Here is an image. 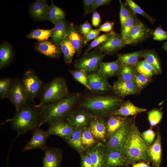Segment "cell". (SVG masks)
I'll return each mask as SVG.
<instances>
[{
	"label": "cell",
	"instance_id": "1",
	"mask_svg": "<svg viewBox=\"0 0 167 167\" xmlns=\"http://www.w3.org/2000/svg\"><path fill=\"white\" fill-rule=\"evenodd\" d=\"M79 97L78 93L68 95L62 99L53 103L37 106L39 109L41 125L65 118Z\"/></svg>",
	"mask_w": 167,
	"mask_h": 167
},
{
	"label": "cell",
	"instance_id": "2",
	"mask_svg": "<svg viewBox=\"0 0 167 167\" xmlns=\"http://www.w3.org/2000/svg\"><path fill=\"white\" fill-rule=\"evenodd\" d=\"M148 145L140 133L134 121L132 120L123 149V153L126 156L129 164H133L139 161H150Z\"/></svg>",
	"mask_w": 167,
	"mask_h": 167
},
{
	"label": "cell",
	"instance_id": "3",
	"mask_svg": "<svg viewBox=\"0 0 167 167\" xmlns=\"http://www.w3.org/2000/svg\"><path fill=\"white\" fill-rule=\"evenodd\" d=\"M11 120V128L18 135L24 134L37 127L40 123L39 108L28 103L21 108Z\"/></svg>",
	"mask_w": 167,
	"mask_h": 167
},
{
	"label": "cell",
	"instance_id": "4",
	"mask_svg": "<svg viewBox=\"0 0 167 167\" xmlns=\"http://www.w3.org/2000/svg\"><path fill=\"white\" fill-rule=\"evenodd\" d=\"M119 97L111 96H94L86 98L81 105L100 116L111 114L122 103Z\"/></svg>",
	"mask_w": 167,
	"mask_h": 167
},
{
	"label": "cell",
	"instance_id": "5",
	"mask_svg": "<svg viewBox=\"0 0 167 167\" xmlns=\"http://www.w3.org/2000/svg\"><path fill=\"white\" fill-rule=\"evenodd\" d=\"M69 91L65 80L61 77L54 78L43 88L39 106L60 100L67 96Z\"/></svg>",
	"mask_w": 167,
	"mask_h": 167
},
{
	"label": "cell",
	"instance_id": "6",
	"mask_svg": "<svg viewBox=\"0 0 167 167\" xmlns=\"http://www.w3.org/2000/svg\"><path fill=\"white\" fill-rule=\"evenodd\" d=\"M105 55L94 49L77 59L74 66L76 69L84 70L88 72H97Z\"/></svg>",
	"mask_w": 167,
	"mask_h": 167
},
{
	"label": "cell",
	"instance_id": "7",
	"mask_svg": "<svg viewBox=\"0 0 167 167\" xmlns=\"http://www.w3.org/2000/svg\"><path fill=\"white\" fill-rule=\"evenodd\" d=\"M132 121V119L127 118L124 124L109 137L105 146L107 152L118 151L123 152Z\"/></svg>",
	"mask_w": 167,
	"mask_h": 167
},
{
	"label": "cell",
	"instance_id": "8",
	"mask_svg": "<svg viewBox=\"0 0 167 167\" xmlns=\"http://www.w3.org/2000/svg\"><path fill=\"white\" fill-rule=\"evenodd\" d=\"M7 98L15 106L16 112L28 104L29 99L21 81L17 80H12Z\"/></svg>",
	"mask_w": 167,
	"mask_h": 167
},
{
	"label": "cell",
	"instance_id": "9",
	"mask_svg": "<svg viewBox=\"0 0 167 167\" xmlns=\"http://www.w3.org/2000/svg\"><path fill=\"white\" fill-rule=\"evenodd\" d=\"M29 99L33 100L43 90V83L36 74L31 70L26 71L21 81Z\"/></svg>",
	"mask_w": 167,
	"mask_h": 167
},
{
	"label": "cell",
	"instance_id": "10",
	"mask_svg": "<svg viewBox=\"0 0 167 167\" xmlns=\"http://www.w3.org/2000/svg\"><path fill=\"white\" fill-rule=\"evenodd\" d=\"M125 45L121 34L114 31L106 40L95 49L106 55H112L117 52Z\"/></svg>",
	"mask_w": 167,
	"mask_h": 167
},
{
	"label": "cell",
	"instance_id": "11",
	"mask_svg": "<svg viewBox=\"0 0 167 167\" xmlns=\"http://www.w3.org/2000/svg\"><path fill=\"white\" fill-rule=\"evenodd\" d=\"M153 32L137 19L125 42V45H133L140 42L151 36Z\"/></svg>",
	"mask_w": 167,
	"mask_h": 167
},
{
	"label": "cell",
	"instance_id": "12",
	"mask_svg": "<svg viewBox=\"0 0 167 167\" xmlns=\"http://www.w3.org/2000/svg\"><path fill=\"white\" fill-rule=\"evenodd\" d=\"M32 131V136L29 141L23 148V152L35 149L44 150L46 147V141L50 134L48 131H45L37 127Z\"/></svg>",
	"mask_w": 167,
	"mask_h": 167
},
{
	"label": "cell",
	"instance_id": "13",
	"mask_svg": "<svg viewBox=\"0 0 167 167\" xmlns=\"http://www.w3.org/2000/svg\"><path fill=\"white\" fill-rule=\"evenodd\" d=\"M48 124V131L50 135L58 136L66 141L70 137L75 129L64 119L53 121Z\"/></svg>",
	"mask_w": 167,
	"mask_h": 167
},
{
	"label": "cell",
	"instance_id": "14",
	"mask_svg": "<svg viewBox=\"0 0 167 167\" xmlns=\"http://www.w3.org/2000/svg\"><path fill=\"white\" fill-rule=\"evenodd\" d=\"M88 79L91 91L99 92L112 90V87L107 79L100 75L97 72H88Z\"/></svg>",
	"mask_w": 167,
	"mask_h": 167
},
{
	"label": "cell",
	"instance_id": "15",
	"mask_svg": "<svg viewBox=\"0 0 167 167\" xmlns=\"http://www.w3.org/2000/svg\"><path fill=\"white\" fill-rule=\"evenodd\" d=\"M89 127L94 137L105 141L108 137L106 126L101 116L92 115Z\"/></svg>",
	"mask_w": 167,
	"mask_h": 167
},
{
	"label": "cell",
	"instance_id": "16",
	"mask_svg": "<svg viewBox=\"0 0 167 167\" xmlns=\"http://www.w3.org/2000/svg\"><path fill=\"white\" fill-rule=\"evenodd\" d=\"M92 114L84 110H81L69 114L66 121L75 128H84L89 124Z\"/></svg>",
	"mask_w": 167,
	"mask_h": 167
},
{
	"label": "cell",
	"instance_id": "17",
	"mask_svg": "<svg viewBox=\"0 0 167 167\" xmlns=\"http://www.w3.org/2000/svg\"><path fill=\"white\" fill-rule=\"evenodd\" d=\"M50 6L45 0H37L32 3L29 9L32 18L37 21L47 20Z\"/></svg>",
	"mask_w": 167,
	"mask_h": 167
},
{
	"label": "cell",
	"instance_id": "18",
	"mask_svg": "<svg viewBox=\"0 0 167 167\" xmlns=\"http://www.w3.org/2000/svg\"><path fill=\"white\" fill-rule=\"evenodd\" d=\"M68 34L69 39L75 49L76 54L79 56L83 47L86 45L85 37L81 33L79 27L73 23L69 25Z\"/></svg>",
	"mask_w": 167,
	"mask_h": 167
},
{
	"label": "cell",
	"instance_id": "19",
	"mask_svg": "<svg viewBox=\"0 0 167 167\" xmlns=\"http://www.w3.org/2000/svg\"><path fill=\"white\" fill-rule=\"evenodd\" d=\"M43 151L45 154L43 157L42 167H60L62 161L60 151L55 148L46 147Z\"/></svg>",
	"mask_w": 167,
	"mask_h": 167
},
{
	"label": "cell",
	"instance_id": "20",
	"mask_svg": "<svg viewBox=\"0 0 167 167\" xmlns=\"http://www.w3.org/2000/svg\"><path fill=\"white\" fill-rule=\"evenodd\" d=\"M106 151L105 146L101 143H98L87 151L86 153L90 156L94 167H104Z\"/></svg>",
	"mask_w": 167,
	"mask_h": 167
},
{
	"label": "cell",
	"instance_id": "21",
	"mask_svg": "<svg viewBox=\"0 0 167 167\" xmlns=\"http://www.w3.org/2000/svg\"><path fill=\"white\" fill-rule=\"evenodd\" d=\"M128 164L127 158L123 152L118 151H106L104 167L123 166Z\"/></svg>",
	"mask_w": 167,
	"mask_h": 167
},
{
	"label": "cell",
	"instance_id": "22",
	"mask_svg": "<svg viewBox=\"0 0 167 167\" xmlns=\"http://www.w3.org/2000/svg\"><path fill=\"white\" fill-rule=\"evenodd\" d=\"M112 90L122 97L136 94L138 91L134 81H122L118 80L114 83Z\"/></svg>",
	"mask_w": 167,
	"mask_h": 167
},
{
	"label": "cell",
	"instance_id": "23",
	"mask_svg": "<svg viewBox=\"0 0 167 167\" xmlns=\"http://www.w3.org/2000/svg\"><path fill=\"white\" fill-rule=\"evenodd\" d=\"M161 139L160 135L158 132L154 142L148 148V156L153 167H160L161 164L162 156Z\"/></svg>",
	"mask_w": 167,
	"mask_h": 167
},
{
	"label": "cell",
	"instance_id": "24",
	"mask_svg": "<svg viewBox=\"0 0 167 167\" xmlns=\"http://www.w3.org/2000/svg\"><path fill=\"white\" fill-rule=\"evenodd\" d=\"M147 109L138 107L129 100L125 101L114 111L111 115H118L125 117L134 115L146 111Z\"/></svg>",
	"mask_w": 167,
	"mask_h": 167
},
{
	"label": "cell",
	"instance_id": "25",
	"mask_svg": "<svg viewBox=\"0 0 167 167\" xmlns=\"http://www.w3.org/2000/svg\"><path fill=\"white\" fill-rule=\"evenodd\" d=\"M120 66L117 59L115 61L109 62H102L97 72L100 75L107 79L118 75Z\"/></svg>",
	"mask_w": 167,
	"mask_h": 167
},
{
	"label": "cell",
	"instance_id": "26",
	"mask_svg": "<svg viewBox=\"0 0 167 167\" xmlns=\"http://www.w3.org/2000/svg\"><path fill=\"white\" fill-rule=\"evenodd\" d=\"M35 48L40 53L52 58H58L60 55V49L50 41H40Z\"/></svg>",
	"mask_w": 167,
	"mask_h": 167
},
{
	"label": "cell",
	"instance_id": "27",
	"mask_svg": "<svg viewBox=\"0 0 167 167\" xmlns=\"http://www.w3.org/2000/svg\"><path fill=\"white\" fill-rule=\"evenodd\" d=\"M69 27L65 19L57 23L54 28L50 41L60 48V44L67 32Z\"/></svg>",
	"mask_w": 167,
	"mask_h": 167
},
{
	"label": "cell",
	"instance_id": "28",
	"mask_svg": "<svg viewBox=\"0 0 167 167\" xmlns=\"http://www.w3.org/2000/svg\"><path fill=\"white\" fill-rule=\"evenodd\" d=\"M145 51L140 50L118 55V60L120 66L128 65L136 67L139 59L143 57Z\"/></svg>",
	"mask_w": 167,
	"mask_h": 167
},
{
	"label": "cell",
	"instance_id": "29",
	"mask_svg": "<svg viewBox=\"0 0 167 167\" xmlns=\"http://www.w3.org/2000/svg\"><path fill=\"white\" fill-rule=\"evenodd\" d=\"M59 46L63 54L66 63L68 64H71L76 52L75 49L69 39L68 30L61 42Z\"/></svg>",
	"mask_w": 167,
	"mask_h": 167
},
{
	"label": "cell",
	"instance_id": "30",
	"mask_svg": "<svg viewBox=\"0 0 167 167\" xmlns=\"http://www.w3.org/2000/svg\"><path fill=\"white\" fill-rule=\"evenodd\" d=\"M111 115L106 124L107 135L109 137L124 124L127 119L125 117Z\"/></svg>",
	"mask_w": 167,
	"mask_h": 167
},
{
	"label": "cell",
	"instance_id": "31",
	"mask_svg": "<svg viewBox=\"0 0 167 167\" xmlns=\"http://www.w3.org/2000/svg\"><path fill=\"white\" fill-rule=\"evenodd\" d=\"M84 128H75L72 134L66 141L73 148L81 153L84 149L81 140V136Z\"/></svg>",
	"mask_w": 167,
	"mask_h": 167
},
{
	"label": "cell",
	"instance_id": "32",
	"mask_svg": "<svg viewBox=\"0 0 167 167\" xmlns=\"http://www.w3.org/2000/svg\"><path fill=\"white\" fill-rule=\"evenodd\" d=\"M136 72V67L128 65L120 66L118 75V80L122 81H134Z\"/></svg>",
	"mask_w": 167,
	"mask_h": 167
},
{
	"label": "cell",
	"instance_id": "33",
	"mask_svg": "<svg viewBox=\"0 0 167 167\" xmlns=\"http://www.w3.org/2000/svg\"><path fill=\"white\" fill-rule=\"evenodd\" d=\"M12 50L11 46L7 43H4L0 47V68L7 65L12 57Z\"/></svg>",
	"mask_w": 167,
	"mask_h": 167
},
{
	"label": "cell",
	"instance_id": "34",
	"mask_svg": "<svg viewBox=\"0 0 167 167\" xmlns=\"http://www.w3.org/2000/svg\"><path fill=\"white\" fill-rule=\"evenodd\" d=\"M65 15L63 11L55 6L51 0L47 20L54 25L60 21L65 19Z\"/></svg>",
	"mask_w": 167,
	"mask_h": 167
},
{
	"label": "cell",
	"instance_id": "35",
	"mask_svg": "<svg viewBox=\"0 0 167 167\" xmlns=\"http://www.w3.org/2000/svg\"><path fill=\"white\" fill-rule=\"evenodd\" d=\"M136 70L138 73L149 78L158 74L154 67L144 60L138 62L136 66Z\"/></svg>",
	"mask_w": 167,
	"mask_h": 167
},
{
	"label": "cell",
	"instance_id": "36",
	"mask_svg": "<svg viewBox=\"0 0 167 167\" xmlns=\"http://www.w3.org/2000/svg\"><path fill=\"white\" fill-rule=\"evenodd\" d=\"M53 30L54 28L48 30L36 29L31 32L27 37L29 39H36L40 41H47L51 37Z\"/></svg>",
	"mask_w": 167,
	"mask_h": 167
},
{
	"label": "cell",
	"instance_id": "37",
	"mask_svg": "<svg viewBox=\"0 0 167 167\" xmlns=\"http://www.w3.org/2000/svg\"><path fill=\"white\" fill-rule=\"evenodd\" d=\"M137 19L135 14L131 11L129 17L125 23L122 29L121 30V35L125 43Z\"/></svg>",
	"mask_w": 167,
	"mask_h": 167
},
{
	"label": "cell",
	"instance_id": "38",
	"mask_svg": "<svg viewBox=\"0 0 167 167\" xmlns=\"http://www.w3.org/2000/svg\"><path fill=\"white\" fill-rule=\"evenodd\" d=\"M74 79L91 90L88 79V72L82 69H76L70 71Z\"/></svg>",
	"mask_w": 167,
	"mask_h": 167
},
{
	"label": "cell",
	"instance_id": "39",
	"mask_svg": "<svg viewBox=\"0 0 167 167\" xmlns=\"http://www.w3.org/2000/svg\"><path fill=\"white\" fill-rule=\"evenodd\" d=\"M143 57L145 60L154 67L158 74L161 73L160 63L154 53L150 51H145Z\"/></svg>",
	"mask_w": 167,
	"mask_h": 167
},
{
	"label": "cell",
	"instance_id": "40",
	"mask_svg": "<svg viewBox=\"0 0 167 167\" xmlns=\"http://www.w3.org/2000/svg\"><path fill=\"white\" fill-rule=\"evenodd\" d=\"M126 2L135 14H137L142 15L147 19L152 24H153L155 21V19L145 12L134 1L132 0H126Z\"/></svg>",
	"mask_w": 167,
	"mask_h": 167
},
{
	"label": "cell",
	"instance_id": "41",
	"mask_svg": "<svg viewBox=\"0 0 167 167\" xmlns=\"http://www.w3.org/2000/svg\"><path fill=\"white\" fill-rule=\"evenodd\" d=\"M94 137L89 126L84 128L82 134L81 140L84 147H90L94 144L95 140Z\"/></svg>",
	"mask_w": 167,
	"mask_h": 167
},
{
	"label": "cell",
	"instance_id": "42",
	"mask_svg": "<svg viewBox=\"0 0 167 167\" xmlns=\"http://www.w3.org/2000/svg\"><path fill=\"white\" fill-rule=\"evenodd\" d=\"M114 31L113 30L110 32L106 33L97 36L89 44L83 54L88 53L92 49L96 47L105 41L113 33Z\"/></svg>",
	"mask_w": 167,
	"mask_h": 167
},
{
	"label": "cell",
	"instance_id": "43",
	"mask_svg": "<svg viewBox=\"0 0 167 167\" xmlns=\"http://www.w3.org/2000/svg\"><path fill=\"white\" fill-rule=\"evenodd\" d=\"M12 80L9 78L0 80V96L2 99L7 98Z\"/></svg>",
	"mask_w": 167,
	"mask_h": 167
},
{
	"label": "cell",
	"instance_id": "44",
	"mask_svg": "<svg viewBox=\"0 0 167 167\" xmlns=\"http://www.w3.org/2000/svg\"><path fill=\"white\" fill-rule=\"evenodd\" d=\"M119 2L120 5L119 16L121 24V30L125 23L130 17L131 11H129L126 5L121 0H119Z\"/></svg>",
	"mask_w": 167,
	"mask_h": 167
},
{
	"label": "cell",
	"instance_id": "45",
	"mask_svg": "<svg viewBox=\"0 0 167 167\" xmlns=\"http://www.w3.org/2000/svg\"><path fill=\"white\" fill-rule=\"evenodd\" d=\"M162 117L161 112L158 110H152L148 113V119L150 125L152 126L158 124L160 122Z\"/></svg>",
	"mask_w": 167,
	"mask_h": 167
},
{
	"label": "cell",
	"instance_id": "46",
	"mask_svg": "<svg viewBox=\"0 0 167 167\" xmlns=\"http://www.w3.org/2000/svg\"><path fill=\"white\" fill-rule=\"evenodd\" d=\"M149 81L150 78L147 77L136 72L134 82L138 90L142 89L148 83Z\"/></svg>",
	"mask_w": 167,
	"mask_h": 167
},
{
	"label": "cell",
	"instance_id": "47",
	"mask_svg": "<svg viewBox=\"0 0 167 167\" xmlns=\"http://www.w3.org/2000/svg\"><path fill=\"white\" fill-rule=\"evenodd\" d=\"M153 39L154 40L161 41L167 40V32L160 27H157L153 31Z\"/></svg>",
	"mask_w": 167,
	"mask_h": 167
},
{
	"label": "cell",
	"instance_id": "48",
	"mask_svg": "<svg viewBox=\"0 0 167 167\" xmlns=\"http://www.w3.org/2000/svg\"><path fill=\"white\" fill-rule=\"evenodd\" d=\"M141 135L148 144H151L152 143L156 136L155 132L151 129L145 131Z\"/></svg>",
	"mask_w": 167,
	"mask_h": 167
},
{
	"label": "cell",
	"instance_id": "49",
	"mask_svg": "<svg viewBox=\"0 0 167 167\" xmlns=\"http://www.w3.org/2000/svg\"><path fill=\"white\" fill-rule=\"evenodd\" d=\"M111 1L110 0H94L90 7L89 13H92L100 6L109 4Z\"/></svg>",
	"mask_w": 167,
	"mask_h": 167
},
{
	"label": "cell",
	"instance_id": "50",
	"mask_svg": "<svg viewBox=\"0 0 167 167\" xmlns=\"http://www.w3.org/2000/svg\"><path fill=\"white\" fill-rule=\"evenodd\" d=\"M81 158L82 167H94L90 156L87 153L81 155Z\"/></svg>",
	"mask_w": 167,
	"mask_h": 167
},
{
	"label": "cell",
	"instance_id": "51",
	"mask_svg": "<svg viewBox=\"0 0 167 167\" xmlns=\"http://www.w3.org/2000/svg\"><path fill=\"white\" fill-rule=\"evenodd\" d=\"M101 31L99 28L92 29L85 37V43L97 37L100 34Z\"/></svg>",
	"mask_w": 167,
	"mask_h": 167
},
{
	"label": "cell",
	"instance_id": "52",
	"mask_svg": "<svg viewBox=\"0 0 167 167\" xmlns=\"http://www.w3.org/2000/svg\"><path fill=\"white\" fill-rule=\"evenodd\" d=\"M79 28L81 33L84 37L92 29L91 25L87 21L81 24Z\"/></svg>",
	"mask_w": 167,
	"mask_h": 167
},
{
	"label": "cell",
	"instance_id": "53",
	"mask_svg": "<svg viewBox=\"0 0 167 167\" xmlns=\"http://www.w3.org/2000/svg\"><path fill=\"white\" fill-rule=\"evenodd\" d=\"M114 25V22L107 21L100 26L99 28L101 31L109 32L113 31Z\"/></svg>",
	"mask_w": 167,
	"mask_h": 167
},
{
	"label": "cell",
	"instance_id": "54",
	"mask_svg": "<svg viewBox=\"0 0 167 167\" xmlns=\"http://www.w3.org/2000/svg\"><path fill=\"white\" fill-rule=\"evenodd\" d=\"M101 22V17L99 13L96 10L92 12V25L97 28L99 26Z\"/></svg>",
	"mask_w": 167,
	"mask_h": 167
},
{
	"label": "cell",
	"instance_id": "55",
	"mask_svg": "<svg viewBox=\"0 0 167 167\" xmlns=\"http://www.w3.org/2000/svg\"><path fill=\"white\" fill-rule=\"evenodd\" d=\"M94 0H84L83 1L84 6V16H86L89 13L90 7Z\"/></svg>",
	"mask_w": 167,
	"mask_h": 167
},
{
	"label": "cell",
	"instance_id": "56",
	"mask_svg": "<svg viewBox=\"0 0 167 167\" xmlns=\"http://www.w3.org/2000/svg\"><path fill=\"white\" fill-rule=\"evenodd\" d=\"M131 167H152L145 161H141L133 164Z\"/></svg>",
	"mask_w": 167,
	"mask_h": 167
},
{
	"label": "cell",
	"instance_id": "57",
	"mask_svg": "<svg viewBox=\"0 0 167 167\" xmlns=\"http://www.w3.org/2000/svg\"><path fill=\"white\" fill-rule=\"evenodd\" d=\"M162 47L164 49L167 51V41L164 44Z\"/></svg>",
	"mask_w": 167,
	"mask_h": 167
}]
</instances>
